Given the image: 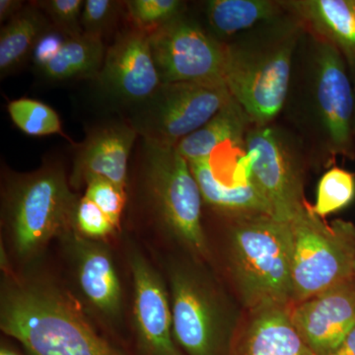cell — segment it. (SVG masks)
<instances>
[{
  "instance_id": "cell-16",
  "label": "cell",
  "mask_w": 355,
  "mask_h": 355,
  "mask_svg": "<svg viewBox=\"0 0 355 355\" xmlns=\"http://www.w3.org/2000/svg\"><path fill=\"white\" fill-rule=\"evenodd\" d=\"M137 135L130 123H113L93 128L74 156L69 177L71 188L80 189L99 177L125 189L128 158Z\"/></svg>"
},
{
  "instance_id": "cell-20",
  "label": "cell",
  "mask_w": 355,
  "mask_h": 355,
  "mask_svg": "<svg viewBox=\"0 0 355 355\" xmlns=\"http://www.w3.org/2000/svg\"><path fill=\"white\" fill-rule=\"evenodd\" d=\"M251 123L234 98L205 125L178 144L177 149L188 162L207 160L225 142H244Z\"/></svg>"
},
{
  "instance_id": "cell-8",
  "label": "cell",
  "mask_w": 355,
  "mask_h": 355,
  "mask_svg": "<svg viewBox=\"0 0 355 355\" xmlns=\"http://www.w3.org/2000/svg\"><path fill=\"white\" fill-rule=\"evenodd\" d=\"M309 98L313 121L329 161L355 158V91L347 58L324 40L311 34Z\"/></svg>"
},
{
  "instance_id": "cell-19",
  "label": "cell",
  "mask_w": 355,
  "mask_h": 355,
  "mask_svg": "<svg viewBox=\"0 0 355 355\" xmlns=\"http://www.w3.org/2000/svg\"><path fill=\"white\" fill-rule=\"evenodd\" d=\"M202 191L203 202L223 217L270 214V205L249 178L225 184L216 176L210 159L189 162Z\"/></svg>"
},
{
  "instance_id": "cell-30",
  "label": "cell",
  "mask_w": 355,
  "mask_h": 355,
  "mask_svg": "<svg viewBox=\"0 0 355 355\" xmlns=\"http://www.w3.org/2000/svg\"><path fill=\"white\" fill-rule=\"evenodd\" d=\"M74 227L79 234L91 240L105 239L116 232V225L92 200L83 197L77 203Z\"/></svg>"
},
{
  "instance_id": "cell-33",
  "label": "cell",
  "mask_w": 355,
  "mask_h": 355,
  "mask_svg": "<svg viewBox=\"0 0 355 355\" xmlns=\"http://www.w3.org/2000/svg\"><path fill=\"white\" fill-rule=\"evenodd\" d=\"M328 355H355V327L349 331V335L345 336L338 349Z\"/></svg>"
},
{
  "instance_id": "cell-32",
  "label": "cell",
  "mask_w": 355,
  "mask_h": 355,
  "mask_svg": "<svg viewBox=\"0 0 355 355\" xmlns=\"http://www.w3.org/2000/svg\"><path fill=\"white\" fill-rule=\"evenodd\" d=\"M24 6V1L20 0H0V22L10 21Z\"/></svg>"
},
{
  "instance_id": "cell-2",
  "label": "cell",
  "mask_w": 355,
  "mask_h": 355,
  "mask_svg": "<svg viewBox=\"0 0 355 355\" xmlns=\"http://www.w3.org/2000/svg\"><path fill=\"white\" fill-rule=\"evenodd\" d=\"M301 28L279 16L224 44V83L253 125H268L288 99Z\"/></svg>"
},
{
  "instance_id": "cell-27",
  "label": "cell",
  "mask_w": 355,
  "mask_h": 355,
  "mask_svg": "<svg viewBox=\"0 0 355 355\" xmlns=\"http://www.w3.org/2000/svg\"><path fill=\"white\" fill-rule=\"evenodd\" d=\"M51 21L53 29L67 38H76L83 34L81 27L83 0H42L34 2Z\"/></svg>"
},
{
  "instance_id": "cell-4",
  "label": "cell",
  "mask_w": 355,
  "mask_h": 355,
  "mask_svg": "<svg viewBox=\"0 0 355 355\" xmlns=\"http://www.w3.org/2000/svg\"><path fill=\"white\" fill-rule=\"evenodd\" d=\"M78 198L57 164L11 174L2 191V221L14 253L34 258L55 238L74 229Z\"/></svg>"
},
{
  "instance_id": "cell-24",
  "label": "cell",
  "mask_w": 355,
  "mask_h": 355,
  "mask_svg": "<svg viewBox=\"0 0 355 355\" xmlns=\"http://www.w3.org/2000/svg\"><path fill=\"white\" fill-rule=\"evenodd\" d=\"M355 198V175L343 168L331 167L317 187L316 203L313 211L324 219L331 214L349 207Z\"/></svg>"
},
{
  "instance_id": "cell-5",
  "label": "cell",
  "mask_w": 355,
  "mask_h": 355,
  "mask_svg": "<svg viewBox=\"0 0 355 355\" xmlns=\"http://www.w3.org/2000/svg\"><path fill=\"white\" fill-rule=\"evenodd\" d=\"M173 335L187 355H228L241 313L191 258L168 266Z\"/></svg>"
},
{
  "instance_id": "cell-17",
  "label": "cell",
  "mask_w": 355,
  "mask_h": 355,
  "mask_svg": "<svg viewBox=\"0 0 355 355\" xmlns=\"http://www.w3.org/2000/svg\"><path fill=\"white\" fill-rule=\"evenodd\" d=\"M289 307L242 310L228 355H316L292 324Z\"/></svg>"
},
{
  "instance_id": "cell-25",
  "label": "cell",
  "mask_w": 355,
  "mask_h": 355,
  "mask_svg": "<svg viewBox=\"0 0 355 355\" xmlns=\"http://www.w3.org/2000/svg\"><path fill=\"white\" fill-rule=\"evenodd\" d=\"M7 110L14 125L30 137L62 133V121L57 112L43 102L20 98L9 103Z\"/></svg>"
},
{
  "instance_id": "cell-14",
  "label": "cell",
  "mask_w": 355,
  "mask_h": 355,
  "mask_svg": "<svg viewBox=\"0 0 355 355\" xmlns=\"http://www.w3.org/2000/svg\"><path fill=\"white\" fill-rule=\"evenodd\" d=\"M292 324L316 355L338 349L355 327V282L347 280L289 307Z\"/></svg>"
},
{
  "instance_id": "cell-22",
  "label": "cell",
  "mask_w": 355,
  "mask_h": 355,
  "mask_svg": "<svg viewBox=\"0 0 355 355\" xmlns=\"http://www.w3.org/2000/svg\"><path fill=\"white\" fill-rule=\"evenodd\" d=\"M282 7L268 0H210L205 14L216 37H229L279 17Z\"/></svg>"
},
{
  "instance_id": "cell-11",
  "label": "cell",
  "mask_w": 355,
  "mask_h": 355,
  "mask_svg": "<svg viewBox=\"0 0 355 355\" xmlns=\"http://www.w3.org/2000/svg\"><path fill=\"white\" fill-rule=\"evenodd\" d=\"M149 42L161 83H224V44L186 14L149 33Z\"/></svg>"
},
{
  "instance_id": "cell-9",
  "label": "cell",
  "mask_w": 355,
  "mask_h": 355,
  "mask_svg": "<svg viewBox=\"0 0 355 355\" xmlns=\"http://www.w3.org/2000/svg\"><path fill=\"white\" fill-rule=\"evenodd\" d=\"M224 83H161L137 106L130 125L146 144L177 146L232 99Z\"/></svg>"
},
{
  "instance_id": "cell-12",
  "label": "cell",
  "mask_w": 355,
  "mask_h": 355,
  "mask_svg": "<svg viewBox=\"0 0 355 355\" xmlns=\"http://www.w3.org/2000/svg\"><path fill=\"white\" fill-rule=\"evenodd\" d=\"M133 284V323L146 355H183L173 335L169 291L165 282L139 251L128 254Z\"/></svg>"
},
{
  "instance_id": "cell-36",
  "label": "cell",
  "mask_w": 355,
  "mask_h": 355,
  "mask_svg": "<svg viewBox=\"0 0 355 355\" xmlns=\"http://www.w3.org/2000/svg\"><path fill=\"white\" fill-rule=\"evenodd\" d=\"M352 279H354V282H355V261H354V272H352Z\"/></svg>"
},
{
  "instance_id": "cell-10",
  "label": "cell",
  "mask_w": 355,
  "mask_h": 355,
  "mask_svg": "<svg viewBox=\"0 0 355 355\" xmlns=\"http://www.w3.org/2000/svg\"><path fill=\"white\" fill-rule=\"evenodd\" d=\"M243 144L247 177L270 205L272 216L291 222L307 202L301 164L288 140L268 125H254Z\"/></svg>"
},
{
  "instance_id": "cell-35",
  "label": "cell",
  "mask_w": 355,
  "mask_h": 355,
  "mask_svg": "<svg viewBox=\"0 0 355 355\" xmlns=\"http://www.w3.org/2000/svg\"><path fill=\"white\" fill-rule=\"evenodd\" d=\"M347 64H349L350 76H352L355 91V60L354 58H349V60H347Z\"/></svg>"
},
{
  "instance_id": "cell-28",
  "label": "cell",
  "mask_w": 355,
  "mask_h": 355,
  "mask_svg": "<svg viewBox=\"0 0 355 355\" xmlns=\"http://www.w3.org/2000/svg\"><path fill=\"white\" fill-rule=\"evenodd\" d=\"M85 196L120 227L121 214L125 209V189L104 178H93L86 184Z\"/></svg>"
},
{
  "instance_id": "cell-23",
  "label": "cell",
  "mask_w": 355,
  "mask_h": 355,
  "mask_svg": "<svg viewBox=\"0 0 355 355\" xmlns=\"http://www.w3.org/2000/svg\"><path fill=\"white\" fill-rule=\"evenodd\" d=\"M106 50L101 38L83 34L65 41L57 57L41 69L51 81L97 78Z\"/></svg>"
},
{
  "instance_id": "cell-13",
  "label": "cell",
  "mask_w": 355,
  "mask_h": 355,
  "mask_svg": "<svg viewBox=\"0 0 355 355\" xmlns=\"http://www.w3.org/2000/svg\"><path fill=\"white\" fill-rule=\"evenodd\" d=\"M100 88L114 99L139 106L161 85L149 33L133 28L121 33L106 51L97 76Z\"/></svg>"
},
{
  "instance_id": "cell-26",
  "label": "cell",
  "mask_w": 355,
  "mask_h": 355,
  "mask_svg": "<svg viewBox=\"0 0 355 355\" xmlns=\"http://www.w3.org/2000/svg\"><path fill=\"white\" fill-rule=\"evenodd\" d=\"M125 6L135 28L148 33L182 15L186 8L180 0H128Z\"/></svg>"
},
{
  "instance_id": "cell-1",
  "label": "cell",
  "mask_w": 355,
  "mask_h": 355,
  "mask_svg": "<svg viewBox=\"0 0 355 355\" xmlns=\"http://www.w3.org/2000/svg\"><path fill=\"white\" fill-rule=\"evenodd\" d=\"M0 329L31 355H121L67 291L38 277L4 275Z\"/></svg>"
},
{
  "instance_id": "cell-3",
  "label": "cell",
  "mask_w": 355,
  "mask_h": 355,
  "mask_svg": "<svg viewBox=\"0 0 355 355\" xmlns=\"http://www.w3.org/2000/svg\"><path fill=\"white\" fill-rule=\"evenodd\" d=\"M224 266L242 310L291 306V224L270 214L225 217Z\"/></svg>"
},
{
  "instance_id": "cell-15",
  "label": "cell",
  "mask_w": 355,
  "mask_h": 355,
  "mask_svg": "<svg viewBox=\"0 0 355 355\" xmlns=\"http://www.w3.org/2000/svg\"><path fill=\"white\" fill-rule=\"evenodd\" d=\"M69 250L77 284L86 301L102 316L114 319L121 314L123 293L109 250L98 240L79 234L76 228L60 238Z\"/></svg>"
},
{
  "instance_id": "cell-34",
  "label": "cell",
  "mask_w": 355,
  "mask_h": 355,
  "mask_svg": "<svg viewBox=\"0 0 355 355\" xmlns=\"http://www.w3.org/2000/svg\"><path fill=\"white\" fill-rule=\"evenodd\" d=\"M0 355H21L18 354L16 350L11 349L9 345H7L6 343H1V347H0Z\"/></svg>"
},
{
  "instance_id": "cell-7",
  "label": "cell",
  "mask_w": 355,
  "mask_h": 355,
  "mask_svg": "<svg viewBox=\"0 0 355 355\" xmlns=\"http://www.w3.org/2000/svg\"><path fill=\"white\" fill-rule=\"evenodd\" d=\"M289 224L292 234L291 305L352 279L354 224L343 220L326 223L314 214L308 202Z\"/></svg>"
},
{
  "instance_id": "cell-18",
  "label": "cell",
  "mask_w": 355,
  "mask_h": 355,
  "mask_svg": "<svg viewBox=\"0 0 355 355\" xmlns=\"http://www.w3.org/2000/svg\"><path fill=\"white\" fill-rule=\"evenodd\" d=\"M303 27L355 60V0H293L282 2Z\"/></svg>"
},
{
  "instance_id": "cell-29",
  "label": "cell",
  "mask_w": 355,
  "mask_h": 355,
  "mask_svg": "<svg viewBox=\"0 0 355 355\" xmlns=\"http://www.w3.org/2000/svg\"><path fill=\"white\" fill-rule=\"evenodd\" d=\"M123 6L125 1L86 0L81 15L84 34L103 39L106 33L113 29Z\"/></svg>"
},
{
  "instance_id": "cell-31",
  "label": "cell",
  "mask_w": 355,
  "mask_h": 355,
  "mask_svg": "<svg viewBox=\"0 0 355 355\" xmlns=\"http://www.w3.org/2000/svg\"><path fill=\"white\" fill-rule=\"evenodd\" d=\"M69 38L57 30L51 29L44 32L40 37L32 51V60L40 70L51 62L62 50L65 41Z\"/></svg>"
},
{
  "instance_id": "cell-21",
  "label": "cell",
  "mask_w": 355,
  "mask_h": 355,
  "mask_svg": "<svg viewBox=\"0 0 355 355\" xmlns=\"http://www.w3.org/2000/svg\"><path fill=\"white\" fill-rule=\"evenodd\" d=\"M48 18L36 4H26L0 33V74L11 73L32 55L40 37L50 30Z\"/></svg>"
},
{
  "instance_id": "cell-6",
  "label": "cell",
  "mask_w": 355,
  "mask_h": 355,
  "mask_svg": "<svg viewBox=\"0 0 355 355\" xmlns=\"http://www.w3.org/2000/svg\"><path fill=\"white\" fill-rule=\"evenodd\" d=\"M144 176L154 214L167 234L193 260H209L202 221V191L177 146L146 144Z\"/></svg>"
}]
</instances>
